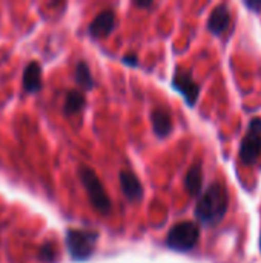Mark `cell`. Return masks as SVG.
I'll return each mask as SVG.
<instances>
[{"mask_svg": "<svg viewBox=\"0 0 261 263\" xmlns=\"http://www.w3.org/2000/svg\"><path fill=\"white\" fill-rule=\"evenodd\" d=\"M245 5L251 9H254L255 12H260L261 11V2H245Z\"/></svg>", "mask_w": 261, "mask_h": 263, "instance_id": "17", "label": "cell"}, {"mask_svg": "<svg viewBox=\"0 0 261 263\" xmlns=\"http://www.w3.org/2000/svg\"><path fill=\"white\" fill-rule=\"evenodd\" d=\"M78 177L88 193L89 202L91 205L95 208V211H98L100 214H109L112 203L111 199L108 197L105 186L102 185L98 176L94 173V170H91L89 166H80L78 168Z\"/></svg>", "mask_w": 261, "mask_h": 263, "instance_id": "3", "label": "cell"}, {"mask_svg": "<svg viewBox=\"0 0 261 263\" xmlns=\"http://www.w3.org/2000/svg\"><path fill=\"white\" fill-rule=\"evenodd\" d=\"M22 83L26 92H38L42 89V66L37 62H29L26 65V68L23 69Z\"/></svg>", "mask_w": 261, "mask_h": 263, "instance_id": "10", "label": "cell"}, {"mask_svg": "<svg viewBox=\"0 0 261 263\" xmlns=\"http://www.w3.org/2000/svg\"><path fill=\"white\" fill-rule=\"evenodd\" d=\"M203 179L205 176H203L202 163H195L188 170L186 177H185V188L191 197H197L200 194L202 186H203Z\"/></svg>", "mask_w": 261, "mask_h": 263, "instance_id": "12", "label": "cell"}, {"mask_svg": "<svg viewBox=\"0 0 261 263\" xmlns=\"http://www.w3.org/2000/svg\"><path fill=\"white\" fill-rule=\"evenodd\" d=\"M135 6H138V8H149V6H152V3H151V2H148V3H140V2H135Z\"/></svg>", "mask_w": 261, "mask_h": 263, "instance_id": "18", "label": "cell"}, {"mask_svg": "<svg viewBox=\"0 0 261 263\" xmlns=\"http://www.w3.org/2000/svg\"><path fill=\"white\" fill-rule=\"evenodd\" d=\"M229 25H231V12L228 5L222 3L215 6L208 18V29L214 35H222L223 32H226Z\"/></svg>", "mask_w": 261, "mask_h": 263, "instance_id": "9", "label": "cell"}, {"mask_svg": "<svg viewBox=\"0 0 261 263\" xmlns=\"http://www.w3.org/2000/svg\"><path fill=\"white\" fill-rule=\"evenodd\" d=\"M75 82L78 86H82L83 89H92L95 86V80L91 74V69L89 66L85 63V62H78L77 66H75Z\"/></svg>", "mask_w": 261, "mask_h": 263, "instance_id": "14", "label": "cell"}, {"mask_svg": "<svg viewBox=\"0 0 261 263\" xmlns=\"http://www.w3.org/2000/svg\"><path fill=\"white\" fill-rule=\"evenodd\" d=\"M118 179H120L122 191H123L125 197L129 202H140L143 199V194H145L143 185H142L140 179L134 173H131V171H122Z\"/></svg>", "mask_w": 261, "mask_h": 263, "instance_id": "8", "label": "cell"}, {"mask_svg": "<svg viewBox=\"0 0 261 263\" xmlns=\"http://www.w3.org/2000/svg\"><path fill=\"white\" fill-rule=\"evenodd\" d=\"M172 88L182 94L185 102L189 106H194L200 96V85L194 80L192 74L186 69L177 68L174 77H172Z\"/></svg>", "mask_w": 261, "mask_h": 263, "instance_id": "6", "label": "cell"}, {"mask_svg": "<svg viewBox=\"0 0 261 263\" xmlns=\"http://www.w3.org/2000/svg\"><path fill=\"white\" fill-rule=\"evenodd\" d=\"M85 105H86V99H85L83 92H80L78 89H71L66 94L63 111H65V114H69V116L77 114L85 108Z\"/></svg>", "mask_w": 261, "mask_h": 263, "instance_id": "13", "label": "cell"}, {"mask_svg": "<svg viewBox=\"0 0 261 263\" xmlns=\"http://www.w3.org/2000/svg\"><path fill=\"white\" fill-rule=\"evenodd\" d=\"M229 208V191L223 182H214L198 199L195 205V217L206 227L220 223Z\"/></svg>", "mask_w": 261, "mask_h": 263, "instance_id": "1", "label": "cell"}, {"mask_svg": "<svg viewBox=\"0 0 261 263\" xmlns=\"http://www.w3.org/2000/svg\"><path fill=\"white\" fill-rule=\"evenodd\" d=\"M152 129L158 137H166L172 131V116L165 108H155L151 112Z\"/></svg>", "mask_w": 261, "mask_h": 263, "instance_id": "11", "label": "cell"}, {"mask_svg": "<svg viewBox=\"0 0 261 263\" xmlns=\"http://www.w3.org/2000/svg\"><path fill=\"white\" fill-rule=\"evenodd\" d=\"M260 250H261V237H260Z\"/></svg>", "mask_w": 261, "mask_h": 263, "instance_id": "19", "label": "cell"}, {"mask_svg": "<svg viewBox=\"0 0 261 263\" xmlns=\"http://www.w3.org/2000/svg\"><path fill=\"white\" fill-rule=\"evenodd\" d=\"M98 242V233L86 230H68L65 236V243L72 260L83 262L88 260Z\"/></svg>", "mask_w": 261, "mask_h": 263, "instance_id": "2", "label": "cell"}, {"mask_svg": "<svg viewBox=\"0 0 261 263\" xmlns=\"http://www.w3.org/2000/svg\"><path fill=\"white\" fill-rule=\"evenodd\" d=\"M261 156V119L251 120L248 131L240 143V159L245 165L252 166Z\"/></svg>", "mask_w": 261, "mask_h": 263, "instance_id": "5", "label": "cell"}, {"mask_svg": "<svg viewBox=\"0 0 261 263\" xmlns=\"http://www.w3.org/2000/svg\"><path fill=\"white\" fill-rule=\"evenodd\" d=\"M55 257H57V253H55V250H54L52 245L48 243V245H43V247H42V250H40V259H42V260L54 262Z\"/></svg>", "mask_w": 261, "mask_h": 263, "instance_id": "15", "label": "cell"}, {"mask_svg": "<svg viewBox=\"0 0 261 263\" xmlns=\"http://www.w3.org/2000/svg\"><path fill=\"white\" fill-rule=\"evenodd\" d=\"M123 63H126L129 66H137L138 65V59H137L135 54H128V55L123 57Z\"/></svg>", "mask_w": 261, "mask_h": 263, "instance_id": "16", "label": "cell"}, {"mask_svg": "<svg viewBox=\"0 0 261 263\" xmlns=\"http://www.w3.org/2000/svg\"><path fill=\"white\" fill-rule=\"evenodd\" d=\"M198 239H200V228L195 222H180L169 230L166 237V245L174 251L186 253L197 245Z\"/></svg>", "mask_w": 261, "mask_h": 263, "instance_id": "4", "label": "cell"}, {"mask_svg": "<svg viewBox=\"0 0 261 263\" xmlns=\"http://www.w3.org/2000/svg\"><path fill=\"white\" fill-rule=\"evenodd\" d=\"M115 22H117L115 12L112 9H105L94 17V20L91 22V25L88 28V32L94 39H103L114 31Z\"/></svg>", "mask_w": 261, "mask_h": 263, "instance_id": "7", "label": "cell"}]
</instances>
